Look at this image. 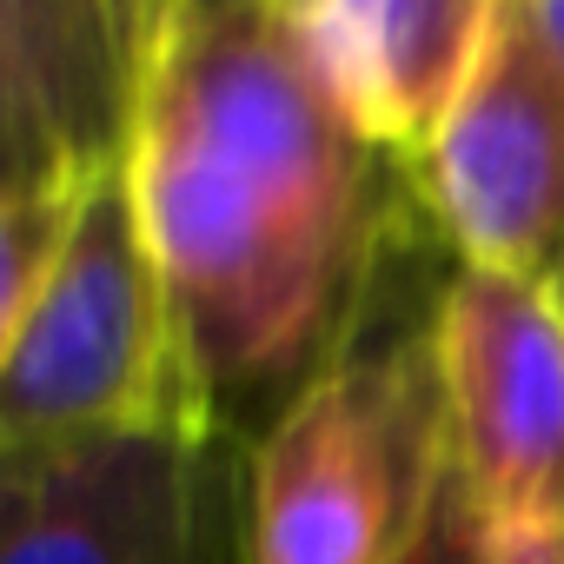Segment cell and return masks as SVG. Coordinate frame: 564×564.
I'll use <instances>...</instances> for the list:
<instances>
[{"label": "cell", "mask_w": 564, "mask_h": 564, "mask_svg": "<svg viewBox=\"0 0 564 564\" xmlns=\"http://www.w3.org/2000/svg\"><path fill=\"white\" fill-rule=\"evenodd\" d=\"M180 366L259 438L372 319L419 173L346 107L306 0H166L127 140Z\"/></svg>", "instance_id": "6da1fadb"}, {"label": "cell", "mask_w": 564, "mask_h": 564, "mask_svg": "<svg viewBox=\"0 0 564 564\" xmlns=\"http://www.w3.org/2000/svg\"><path fill=\"white\" fill-rule=\"evenodd\" d=\"M452 471L432 319L359 339L239 458V564H405Z\"/></svg>", "instance_id": "7a4b0ae2"}, {"label": "cell", "mask_w": 564, "mask_h": 564, "mask_svg": "<svg viewBox=\"0 0 564 564\" xmlns=\"http://www.w3.org/2000/svg\"><path fill=\"white\" fill-rule=\"evenodd\" d=\"M153 425L206 419L180 366L166 286L120 160L80 199L34 300L0 319V452H54Z\"/></svg>", "instance_id": "3957f363"}, {"label": "cell", "mask_w": 564, "mask_h": 564, "mask_svg": "<svg viewBox=\"0 0 564 564\" xmlns=\"http://www.w3.org/2000/svg\"><path fill=\"white\" fill-rule=\"evenodd\" d=\"M452 471L485 564L564 557V300L551 279L452 265L432 306Z\"/></svg>", "instance_id": "277c9868"}, {"label": "cell", "mask_w": 564, "mask_h": 564, "mask_svg": "<svg viewBox=\"0 0 564 564\" xmlns=\"http://www.w3.org/2000/svg\"><path fill=\"white\" fill-rule=\"evenodd\" d=\"M232 458L206 425L8 452L0 564H239Z\"/></svg>", "instance_id": "5b68a950"}, {"label": "cell", "mask_w": 564, "mask_h": 564, "mask_svg": "<svg viewBox=\"0 0 564 564\" xmlns=\"http://www.w3.org/2000/svg\"><path fill=\"white\" fill-rule=\"evenodd\" d=\"M419 199L458 265L564 272V87L524 0H498L485 47L419 153Z\"/></svg>", "instance_id": "8992f818"}, {"label": "cell", "mask_w": 564, "mask_h": 564, "mask_svg": "<svg viewBox=\"0 0 564 564\" xmlns=\"http://www.w3.org/2000/svg\"><path fill=\"white\" fill-rule=\"evenodd\" d=\"M140 47L113 0H0V193L127 160Z\"/></svg>", "instance_id": "52a82bcc"}, {"label": "cell", "mask_w": 564, "mask_h": 564, "mask_svg": "<svg viewBox=\"0 0 564 564\" xmlns=\"http://www.w3.org/2000/svg\"><path fill=\"white\" fill-rule=\"evenodd\" d=\"M306 14L359 127L419 166L485 47L498 0H306Z\"/></svg>", "instance_id": "ba28073f"}, {"label": "cell", "mask_w": 564, "mask_h": 564, "mask_svg": "<svg viewBox=\"0 0 564 564\" xmlns=\"http://www.w3.org/2000/svg\"><path fill=\"white\" fill-rule=\"evenodd\" d=\"M405 564H485L478 557V531H471V511H465V491H458V471H445V491L419 531V544L405 551Z\"/></svg>", "instance_id": "9c48e42d"}, {"label": "cell", "mask_w": 564, "mask_h": 564, "mask_svg": "<svg viewBox=\"0 0 564 564\" xmlns=\"http://www.w3.org/2000/svg\"><path fill=\"white\" fill-rule=\"evenodd\" d=\"M524 14H531L538 47H544L551 74H557V87H564V0H524Z\"/></svg>", "instance_id": "30bf717a"}, {"label": "cell", "mask_w": 564, "mask_h": 564, "mask_svg": "<svg viewBox=\"0 0 564 564\" xmlns=\"http://www.w3.org/2000/svg\"><path fill=\"white\" fill-rule=\"evenodd\" d=\"M113 8H120L127 34H133V47H140V67H147V47H153V28H160V14H166V0H113Z\"/></svg>", "instance_id": "8fae6325"}, {"label": "cell", "mask_w": 564, "mask_h": 564, "mask_svg": "<svg viewBox=\"0 0 564 564\" xmlns=\"http://www.w3.org/2000/svg\"><path fill=\"white\" fill-rule=\"evenodd\" d=\"M557 300H564V279H557Z\"/></svg>", "instance_id": "7c38bea8"}, {"label": "cell", "mask_w": 564, "mask_h": 564, "mask_svg": "<svg viewBox=\"0 0 564 564\" xmlns=\"http://www.w3.org/2000/svg\"><path fill=\"white\" fill-rule=\"evenodd\" d=\"M557 564H564V557H557Z\"/></svg>", "instance_id": "4fadbf2b"}]
</instances>
